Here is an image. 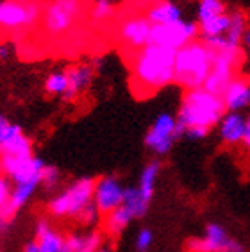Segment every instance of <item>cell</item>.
<instances>
[{"label": "cell", "mask_w": 250, "mask_h": 252, "mask_svg": "<svg viewBox=\"0 0 250 252\" xmlns=\"http://www.w3.org/2000/svg\"><path fill=\"white\" fill-rule=\"evenodd\" d=\"M227 113L221 95L211 93L206 88L186 90L177 113V124L181 136L189 140H202L218 127Z\"/></svg>", "instance_id": "6da1fadb"}, {"label": "cell", "mask_w": 250, "mask_h": 252, "mask_svg": "<svg viewBox=\"0 0 250 252\" xmlns=\"http://www.w3.org/2000/svg\"><path fill=\"white\" fill-rule=\"evenodd\" d=\"M175 54L177 50L154 43L132 54V88L140 97L152 95L175 83Z\"/></svg>", "instance_id": "7a4b0ae2"}, {"label": "cell", "mask_w": 250, "mask_h": 252, "mask_svg": "<svg viewBox=\"0 0 250 252\" xmlns=\"http://www.w3.org/2000/svg\"><path fill=\"white\" fill-rule=\"evenodd\" d=\"M215 61V49L204 39H197L175 54V83L184 90H195L206 84Z\"/></svg>", "instance_id": "3957f363"}, {"label": "cell", "mask_w": 250, "mask_h": 252, "mask_svg": "<svg viewBox=\"0 0 250 252\" xmlns=\"http://www.w3.org/2000/svg\"><path fill=\"white\" fill-rule=\"evenodd\" d=\"M95 181L90 177H82L64 188L48 202V211L54 217H72L77 219L81 211L93 202Z\"/></svg>", "instance_id": "277c9868"}, {"label": "cell", "mask_w": 250, "mask_h": 252, "mask_svg": "<svg viewBox=\"0 0 250 252\" xmlns=\"http://www.w3.org/2000/svg\"><path fill=\"white\" fill-rule=\"evenodd\" d=\"M82 0H52L41 16L43 32L50 38L68 34L82 16Z\"/></svg>", "instance_id": "5b68a950"}, {"label": "cell", "mask_w": 250, "mask_h": 252, "mask_svg": "<svg viewBox=\"0 0 250 252\" xmlns=\"http://www.w3.org/2000/svg\"><path fill=\"white\" fill-rule=\"evenodd\" d=\"M31 158H34L32 141L22 131V127L11 124L4 143L0 147V172L11 177V174Z\"/></svg>", "instance_id": "8992f818"}, {"label": "cell", "mask_w": 250, "mask_h": 252, "mask_svg": "<svg viewBox=\"0 0 250 252\" xmlns=\"http://www.w3.org/2000/svg\"><path fill=\"white\" fill-rule=\"evenodd\" d=\"M39 0H2L0 2V29L18 31L32 27L43 16Z\"/></svg>", "instance_id": "52a82bcc"}, {"label": "cell", "mask_w": 250, "mask_h": 252, "mask_svg": "<svg viewBox=\"0 0 250 252\" xmlns=\"http://www.w3.org/2000/svg\"><path fill=\"white\" fill-rule=\"evenodd\" d=\"M198 36H200V29H198L197 22L181 18L177 22H172V24L166 25H154L150 43L161 45V47H166V49L172 50H179L186 47L188 43H191V41H197Z\"/></svg>", "instance_id": "ba28073f"}, {"label": "cell", "mask_w": 250, "mask_h": 252, "mask_svg": "<svg viewBox=\"0 0 250 252\" xmlns=\"http://www.w3.org/2000/svg\"><path fill=\"white\" fill-rule=\"evenodd\" d=\"M186 249L188 252H247L245 247L217 222L207 223L202 236L188 240Z\"/></svg>", "instance_id": "9c48e42d"}, {"label": "cell", "mask_w": 250, "mask_h": 252, "mask_svg": "<svg viewBox=\"0 0 250 252\" xmlns=\"http://www.w3.org/2000/svg\"><path fill=\"white\" fill-rule=\"evenodd\" d=\"M181 138L177 117L172 113H159L145 134V147L156 156H164L172 151L175 140Z\"/></svg>", "instance_id": "30bf717a"}, {"label": "cell", "mask_w": 250, "mask_h": 252, "mask_svg": "<svg viewBox=\"0 0 250 252\" xmlns=\"http://www.w3.org/2000/svg\"><path fill=\"white\" fill-rule=\"evenodd\" d=\"M241 63V50H215V61L209 72L204 88L211 93L221 95L225 92L232 79L236 77V70Z\"/></svg>", "instance_id": "8fae6325"}, {"label": "cell", "mask_w": 250, "mask_h": 252, "mask_svg": "<svg viewBox=\"0 0 250 252\" xmlns=\"http://www.w3.org/2000/svg\"><path fill=\"white\" fill-rule=\"evenodd\" d=\"M152 27L154 25L150 24L147 15H130L122 20L120 27H118V38L125 49L134 54L150 45Z\"/></svg>", "instance_id": "7c38bea8"}, {"label": "cell", "mask_w": 250, "mask_h": 252, "mask_svg": "<svg viewBox=\"0 0 250 252\" xmlns=\"http://www.w3.org/2000/svg\"><path fill=\"white\" fill-rule=\"evenodd\" d=\"M125 188L115 175H106L95 181V193H93V202L98 208L100 215L106 217L107 213L115 211L124 204Z\"/></svg>", "instance_id": "4fadbf2b"}, {"label": "cell", "mask_w": 250, "mask_h": 252, "mask_svg": "<svg viewBox=\"0 0 250 252\" xmlns=\"http://www.w3.org/2000/svg\"><path fill=\"white\" fill-rule=\"evenodd\" d=\"M221 98L227 111L240 113L247 109L250 106V81L247 77L236 75L225 88V92L221 93Z\"/></svg>", "instance_id": "5bb4252c"}, {"label": "cell", "mask_w": 250, "mask_h": 252, "mask_svg": "<svg viewBox=\"0 0 250 252\" xmlns=\"http://www.w3.org/2000/svg\"><path fill=\"white\" fill-rule=\"evenodd\" d=\"M245 126H247V117H243L241 113L227 111L223 118L218 124V134L220 140L225 145H241L243 136H245Z\"/></svg>", "instance_id": "9a60e30c"}, {"label": "cell", "mask_w": 250, "mask_h": 252, "mask_svg": "<svg viewBox=\"0 0 250 252\" xmlns=\"http://www.w3.org/2000/svg\"><path fill=\"white\" fill-rule=\"evenodd\" d=\"M93 73H95V68L92 66V63H81V64L68 66L66 68L68 92H66V95H64V98H66V100H73V98H77L82 92H86L93 81Z\"/></svg>", "instance_id": "2e32d148"}, {"label": "cell", "mask_w": 250, "mask_h": 252, "mask_svg": "<svg viewBox=\"0 0 250 252\" xmlns=\"http://www.w3.org/2000/svg\"><path fill=\"white\" fill-rule=\"evenodd\" d=\"M152 25H166L183 18V11L177 4L170 0H154L145 11Z\"/></svg>", "instance_id": "e0dca14e"}, {"label": "cell", "mask_w": 250, "mask_h": 252, "mask_svg": "<svg viewBox=\"0 0 250 252\" xmlns=\"http://www.w3.org/2000/svg\"><path fill=\"white\" fill-rule=\"evenodd\" d=\"M34 240L38 242L41 252H58L66 243V238H62L56 229H52V225L47 220H39L38 222Z\"/></svg>", "instance_id": "ac0fdd59"}, {"label": "cell", "mask_w": 250, "mask_h": 252, "mask_svg": "<svg viewBox=\"0 0 250 252\" xmlns=\"http://www.w3.org/2000/svg\"><path fill=\"white\" fill-rule=\"evenodd\" d=\"M66 245L72 252H96L102 249V233L100 231L73 233L66 236Z\"/></svg>", "instance_id": "d6986e66"}, {"label": "cell", "mask_w": 250, "mask_h": 252, "mask_svg": "<svg viewBox=\"0 0 250 252\" xmlns=\"http://www.w3.org/2000/svg\"><path fill=\"white\" fill-rule=\"evenodd\" d=\"M132 220H134V217H132L129 209L122 204L120 208H116L115 211H111V213L106 215V219H104V229H106V233L109 234V236H120L125 231V227H127Z\"/></svg>", "instance_id": "ffe728a7"}, {"label": "cell", "mask_w": 250, "mask_h": 252, "mask_svg": "<svg viewBox=\"0 0 250 252\" xmlns=\"http://www.w3.org/2000/svg\"><path fill=\"white\" fill-rule=\"evenodd\" d=\"M159 172H161V163L159 161H150L145 165V168L141 170L140 181H138V189L152 202L156 191V183H157Z\"/></svg>", "instance_id": "44dd1931"}, {"label": "cell", "mask_w": 250, "mask_h": 252, "mask_svg": "<svg viewBox=\"0 0 250 252\" xmlns=\"http://www.w3.org/2000/svg\"><path fill=\"white\" fill-rule=\"evenodd\" d=\"M124 206L129 209L134 219H141L149 211L150 200L138 189V186H132V188H125Z\"/></svg>", "instance_id": "7402d4cb"}, {"label": "cell", "mask_w": 250, "mask_h": 252, "mask_svg": "<svg viewBox=\"0 0 250 252\" xmlns=\"http://www.w3.org/2000/svg\"><path fill=\"white\" fill-rule=\"evenodd\" d=\"M227 7L223 0H198L197 4V24H204L213 18L225 15Z\"/></svg>", "instance_id": "603a6c76"}, {"label": "cell", "mask_w": 250, "mask_h": 252, "mask_svg": "<svg viewBox=\"0 0 250 252\" xmlns=\"http://www.w3.org/2000/svg\"><path fill=\"white\" fill-rule=\"evenodd\" d=\"M39 185H32V183H22V185H15V188H13V191H11V197H9V202H7V206H9L13 211H18L20 208H24L25 204H27V200L32 197V193L36 191V188H38Z\"/></svg>", "instance_id": "cb8c5ba5"}, {"label": "cell", "mask_w": 250, "mask_h": 252, "mask_svg": "<svg viewBox=\"0 0 250 252\" xmlns=\"http://www.w3.org/2000/svg\"><path fill=\"white\" fill-rule=\"evenodd\" d=\"M45 92L48 95H66L68 92V75L66 70L62 72H52L45 81Z\"/></svg>", "instance_id": "d4e9b609"}, {"label": "cell", "mask_w": 250, "mask_h": 252, "mask_svg": "<svg viewBox=\"0 0 250 252\" xmlns=\"http://www.w3.org/2000/svg\"><path fill=\"white\" fill-rule=\"evenodd\" d=\"M113 16V4L109 0H95L92 7V20L93 22H106Z\"/></svg>", "instance_id": "484cf974"}, {"label": "cell", "mask_w": 250, "mask_h": 252, "mask_svg": "<svg viewBox=\"0 0 250 252\" xmlns=\"http://www.w3.org/2000/svg\"><path fill=\"white\" fill-rule=\"evenodd\" d=\"M98 219H100V211H98V208L95 206V202H92L88 208H84L81 211V215L77 217L79 223H82V225H95L96 222H98Z\"/></svg>", "instance_id": "4316f807"}, {"label": "cell", "mask_w": 250, "mask_h": 252, "mask_svg": "<svg viewBox=\"0 0 250 252\" xmlns=\"http://www.w3.org/2000/svg\"><path fill=\"white\" fill-rule=\"evenodd\" d=\"M152 242H154V234L150 229H140L138 234H136V251L138 252H147L152 247Z\"/></svg>", "instance_id": "83f0119b"}, {"label": "cell", "mask_w": 250, "mask_h": 252, "mask_svg": "<svg viewBox=\"0 0 250 252\" xmlns=\"http://www.w3.org/2000/svg\"><path fill=\"white\" fill-rule=\"evenodd\" d=\"M11 191H13V189H11V186H9V177L0 172V209L9 202Z\"/></svg>", "instance_id": "f1b7e54d"}, {"label": "cell", "mask_w": 250, "mask_h": 252, "mask_svg": "<svg viewBox=\"0 0 250 252\" xmlns=\"http://www.w3.org/2000/svg\"><path fill=\"white\" fill-rule=\"evenodd\" d=\"M59 183V170L56 166L45 165L43 168V185L47 188H54Z\"/></svg>", "instance_id": "f546056e"}, {"label": "cell", "mask_w": 250, "mask_h": 252, "mask_svg": "<svg viewBox=\"0 0 250 252\" xmlns=\"http://www.w3.org/2000/svg\"><path fill=\"white\" fill-rule=\"evenodd\" d=\"M9 127H11V122L7 120L4 115H0V147H2V143H4L5 134H7V131H9Z\"/></svg>", "instance_id": "4dcf8cb0"}, {"label": "cell", "mask_w": 250, "mask_h": 252, "mask_svg": "<svg viewBox=\"0 0 250 252\" xmlns=\"http://www.w3.org/2000/svg\"><path fill=\"white\" fill-rule=\"evenodd\" d=\"M241 145L245 147L247 151L250 152V115L247 117V126H245V136H243V141H241Z\"/></svg>", "instance_id": "1f68e13d"}, {"label": "cell", "mask_w": 250, "mask_h": 252, "mask_svg": "<svg viewBox=\"0 0 250 252\" xmlns=\"http://www.w3.org/2000/svg\"><path fill=\"white\" fill-rule=\"evenodd\" d=\"M24 252H41V249H39L36 240H31V242H27L24 245Z\"/></svg>", "instance_id": "d6a6232c"}, {"label": "cell", "mask_w": 250, "mask_h": 252, "mask_svg": "<svg viewBox=\"0 0 250 252\" xmlns=\"http://www.w3.org/2000/svg\"><path fill=\"white\" fill-rule=\"evenodd\" d=\"M11 56V47L7 43H0V61H5V59Z\"/></svg>", "instance_id": "836d02e7"}, {"label": "cell", "mask_w": 250, "mask_h": 252, "mask_svg": "<svg viewBox=\"0 0 250 252\" xmlns=\"http://www.w3.org/2000/svg\"><path fill=\"white\" fill-rule=\"evenodd\" d=\"M243 47H245L247 52L250 54V29L247 31V34H245V39H243Z\"/></svg>", "instance_id": "e575fe53"}, {"label": "cell", "mask_w": 250, "mask_h": 252, "mask_svg": "<svg viewBox=\"0 0 250 252\" xmlns=\"http://www.w3.org/2000/svg\"><path fill=\"white\" fill-rule=\"evenodd\" d=\"M58 252H72V251H70V249H68V245L64 243V247H62L61 251H58Z\"/></svg>", "instance_id": "d590c367"}, {"label": "cell", "mask_w": 250, "mask_h": 252, "mask_svg": "<svg viewBox=\"0 0 250 252\" xmlns=\"http://www.w3.org/2000/svg\"><path fill=\"white\" fill-rule=\"evenodd\" d=\"M96 252H113L111 249H107V247H102V249H98Z\"/></svg>", "instance_id": "8d00e7d4"}, {"label": "cell", "mask_w": 250, "mask_h": 252, "mask_svg": "<svg viewBox=\"0 0 250 252\" xmlns=\"http://www.w3.org/2000/svg\"><path fill=\"white\" fill-rule=\"evenodd\" d=\"M0 252H2V249H0Z\"/></svg>", "instance_id": "74e56055"}]
</instances>
